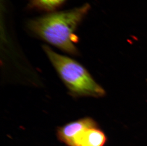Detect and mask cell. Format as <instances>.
I'll use <instances>...</instances> for the list:
<instances>
[{"mask_svg": "<svg viewBox=\"0 0 147 146\" xmlns=\"http://www.w3.org/2000/svg\"><path fill=\"white\" fill-rule=\"evenodd\" d=\"M31 9L51 11L60 7L66 0H28Z\"/></svg>", "mask_w": 147, "mask_h": 146, "instance_id": "5", "label": "cell"}, {"mask_svg": "<svg viewBox=\"0 0 147 146\" xmlns=\"http://www.w3.org/2000/svg\"><path fill=\"white\" fill-rule=\"evenodd\" d=\"M42 47L71 95L74 97H100L105 94L104 89L81 64L54 52L48 46Z\"/></svg>", "mask_w": 147, "mask_h": 146, "instance_id": "2", "label": "cell"}, {"mask_svg": "<svg viewBox=\"0 0 147 146\" xmlns=\"http://www.w3.org/2000/svg\"><path fill=\"white\" fill-rule=\"evenodd\" d=\"M106 141L105 134L96 123L80 131L71 146H104Z\"/></svg>", "mask_w": 147, "mask_h": 146, "instance_id": "3", "label": "cell"}, {"mask_svg": "<svg viewBox=\"0 0 147 146\" xmlns=\"http://www.w3.org/2000/svg\"><path fill=\"white\" fill-rule=\"evenodd\" d=\"M90 8L88 4L66 11L52 13L29 21L28 29L33 34L61 50L77 55L75 32Z\"/></svg>", "mask_w": 147, "mask_h": 146, "instance_id": "1", "label": "cell"}, {"mask_svg": "<svg viewBox=\"0 0 147 146\" xmlns=\"http://www.w3.org/2000/svg\"><path fill=\"white\" fill-rule=\"evenodd\" d=\"M96 123L90 117H85L68 123L57 130V135L62 141L71 146L72 141L81 131Z\"/></svg>", "mask_w": 147, "mask_h": 146, "instance_id": "4", "label": "cell"}]
</instances>
